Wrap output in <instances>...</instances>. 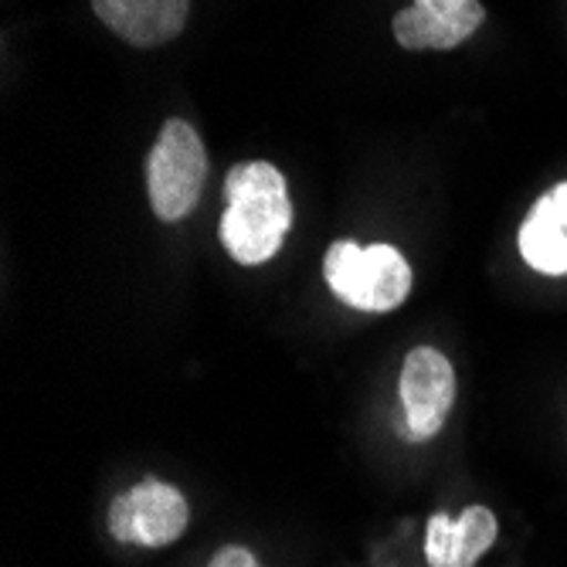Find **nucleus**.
I'll return each instance as SVG.
<instances>
[{"instance_id": "nucleus-1", "label": "nucleus", "mask_w": 567, "mask_h": 567, "mask_svg": "<svg viewBox=\"0 0 567 567\" xmlns=\"http://www.w3.org/2000/svg\"><path fill=\"white\" fill-rule=\"evenodd\" d=\"M221 245L238 266H262L282 248L292 228L286 177L269 161L235 164L225 177Z\"/></svg>"}, {"instance_id": "nucleus-2", "label": "nucleus", "mask_w": 567, "mask_h": 567, "mask_svg": "<svg viewBox=\"0 0 567 567\" xmlns=\"http://www.w3.org/2000/svg\"><path fill=\"white\" fill-rule=\"evenodd\" d=\"M323 279L333 296L364 313H391L411 292V266L394 245L360 248L340 238L323 255Z\"/></svg>"}, {"instance_id": "nucleus-3", "label": "nucleus", "mask_w": 567, "mask_h": 567, "mask_svg": "<svg viewBox=\"0 0 567 567\" xmlns=\"http://www.w3.org/2000/svg\"><path fill=\"white\" fill-rule=\"evenodd\" d=\"M208 181V150L184 120H167L146 157V194L161 221H184L200 200Z\"/></svg>"}, {"instance_id": "nucleus-4", "label": "nucleus", "mask_w": 567, "mask_h": 567, "mask_svg": "<svg viewBox=\"0 0 567 567\" xmlns=\"http://www.w3.org/2000/svg\"><path fill=\"white\" fill-rule=\"evenodd\" d=\"M398 398L404 419L398 435L404 442H429L442 432L455 404V368L435 347H415L404 357L398 378Z\"/></svg>"}, {"instance_id": "nucleus-5", "label": "nucleus", "mask_w": 567, "mask_h": 567, "mask_svg": "<svg viewBox=\"0 0 567 567\" xmlns=\"http://www.w3.org/2000/svg\"><path fill=\"white\" fill-rule=\"evenodd\" d=\"M190 506L174 483L143 480L110 506V534L133 547H167L184 537Z\"/></svg>"}, {"instance_id": "nucleus-6", "label": "nucleus", "mask_w": 567, "mask_h": 567, "mask_svg": "<svg viewBox=\"0 0 567 567\" xmlns=\"http://www.w3.org/2000/svg\"><path fill=\"white\" fill-rule=\"evenodd\" d=\"M486 11L480 0H411L394 14V38L408 51H449L466 41Z\"/></svg>"}, {"instance_id": "nucleus-7", "label": "nucleus", "mask_w": 567, "mask_h": 567, "mask_svg": "<svg viewBox=\"0 0 567 567\" xmlns=\"http://www.w3.org/2000/svg\"><path fill=\"white\" fill-rule=\"evenodd\" d=\"M92 11L133 48H161L184 31L190 0H92Z\"/></svg>"}, {"instance_id": "nucleus-8", "label": "nucleus", "mask_w": 567, "mask_h": 567, "mask_svg": "<svg viewBox=\"0 0 567 567\" xmlns=\"http://www.w3.org/2000/svg\"><path fill=\"white\" fill-rule=\"evenodd\" d=\"M520 255L540 276H567V228L557 215V204L544 194L520 225Z\"/></svg>"}, {"instance_id": "nucleus-9", "label": "nucleus", "mask_w": 567, "mask_h": 567, "mask_svg": "<svg viewBox=\"0 0 567 567\" xmlns=\"http://www.w3.org/2000/svg\"><path fill=\"white\" fill-rule=\"evenodd\" d=\"M496 517L493 509H486L483 503L466 506L458 513V520L452 527V554H449V567H476V560L496 544Z\"/></svg>"}, {"instance_id": "nucleus-10", "label": "nucleus", "mask_w": 567, "mask_h": 567, "mask_svg": "<svg viewBox=\"0 0 567 567\" xmlns=\"http://www.w3.org/2000/svg\"><path fill=\"white\" fill-rule=\"evenodd\" d=\"M452 527L455 520L449 513H435L425 527V560L429 567H449V554H452Z\"/></svg>"}, {"instance_id": "nucleus-11", "label": "nucleus", "mask_w": 567, "mask_h": 567, "mask_svg": "<svg viewBox=\"0 0 567 567\" xmlns=\"http://www.w3.org/2000/svg\"><path fill=\"white\" fill-rule=\"evenodd\" d=\"M208 567H262V564L255 560V554H251V550H245V547L231 544V547H221V550L212 557V564H208Z\"/></svg>"}, {"instance_id": "nucleus-12", "label": "nucleus", "mask_w": 567, "mask_h": 567, "mask_svg": "<svg viewBox=\"0 0 567 567\" xmlns=\"http://www.w3.org/2000/svg\"><path fill=\"white\" fill-rule=\"evenodd\" d=\"M550 197H554L557 215H560V221H564V228H567V181H564V184H557V187L550 190Z\"/></svg>"}]
</instances>
